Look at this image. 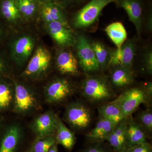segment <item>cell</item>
Here are the masks:
<instances>
[{
	"mask_svg": "<svg viewBox=\"0 0 152 152\" xmlns=\"http://www.w3.org/2000/svg\"><path fill=\"white\" fill-rule=\"evenodd\" d=\"M118 98L122 114L124 118L132 115L140 104L150 100L144 89L139 87L126 90Z\"/></svg>",
	"mask_w": 152,
	"mask_h": 152,
	"instance_id": "277c9868",
	"label": "cell"
},
{
	"mask_svg": "<svg viewBox=\"0 0 152 152\" xmlns=\"http://www.w3.org/2000/svg\"><path fill=\"white\" fill-rule=\"evenodd\" d=\"M127 152H152V147L149 143L136 145L128 149Z\"/></svg>",
	"mask_w": 152,
	"mask_h": 152,
	"instance_id": "1f68e13d",
	"label": "cell"
},
{
	"mask_svg": "<svg viewBox=\"0 0 152 152\" xmlns=\"http://www.w3.org/2000/svg\"><path fill=\"white\" fill-rule=\"evenodd\" d=\"M38 3H44L46 2L49 1V0H35Z\"/></svg>",
	"mask_w": 152,
	"mask_h": 152,
	"instance_id": "d590c367",
	"label": "cell"
},
{
	"mask_svg": "<svg viewBox=\"0 0 152 152\" xmlns=\"http://www.w3.org/2000/svg\"><path fill=\"white\" fill-rule=\"evenodd\" d=\"M51 60V55L47 48L42 46L38 47L24 71L23 75L31 78L42 77L48 70Z\"/></svg>",
	"mask_w": 152,
	"mask_h": 152,
	"instance_id": "3957f363",
	"label": "cell"
},
{
	"mask_svg": "<svg viewBox=\"0 0 152 152\" xmlns=\"http://www.w3.org/2000/svg\"><path fill=\"white\" fill-rule=\"evenodd\" d=\"M30 152V151H29V152Z\"/></svg>",
	"mask_w": 152,
	"mask_h": 152,
	"instance_id": "74e56055",
	"label": "cell"
},
{
	"mask_svg": "<svg viewBox=\"0 0 152 152\" xmlns=\"http://www.w3.org/2000/svg\"><path fill=\"white\" fill-rule=\"evenodd\" d=\"M12 91L10 86L4 82H0V110L8 107L12 101Z\"/></svg>",
	"mask_w": 152,
	"mask_h": 152,
	"instance_id": "83f0119b",
	"label": "cell"
},
{
	"mask_svg": "<svg viewBox=\"0 0 152 152\" xmlns=\"http://www.w3.org/2000/svg\"><path fill=\"white\" fill-rule=\"evenodd\" d=\"M126 137L128 148L148 142V136L144 129L132 115L128 117Z\"/></svg>",
	"mask_w": 152,
	"mask_h": 152,
	"instance_id": "2e32d148",
	"label": "cell"
},
{
	"mask_svg": "<svg viewBox=\"0 0 152 152\" xmlns=\"http://www.w3.org/2000/svg\"><path fill=\"white\" fill-rule=\"evenodd\" d=\"M7 64L2 57L0 56V74H2L5 71Z\"/></svg>",
	"mask_w": 152,
	"mask_h": 152,
	"instance_id": "836d02e7",
	"label": "cell"
},
{
	"mask_svg": "<svg viewBox=\"0 0 152 152\" xmlns=\"http://www.w3.org/2000/svg\"><path fill=\"white\" fill-rule=\"evenodd\" d=\"M75 45L79 63L86 72H94L100 69L99 66L91 43L83 35L80 34L76 38Z\"/></svg>",
	"mask_w": 152,
	"mask_h": 152,
	"instance_id": "5b68a950",
	"label": "cell"
},
{
	"mask_svg": "<svg viewBox=\"0 0 152 152\" xmlns=\"http://www.w3.org/2000/svg\"><path fill=\"white\" fill-rule=\"evenodd\" d=\"M56 134L55 139L57 144H60L69 151L72 149L75 144V137L60 118Z\"/></svg>",
	"mask_w": 152,
	"mask_h": 152,
	"instance_id": "603a6c76",
	"label": "cell"
},
{
	"mask_svg": "<svg viewBox=\"0 0 152 152\" xmlns=\"http://www.w3.org/2000/svg\"><path fill=\"white\" fill-rule=\"evenodd\" d=\"M121 7L126 12L129 20L134 25L138 37L141 34L142 28V17L141 4L139 0H117Z\"/></svg>",
	"mask_w": 152,
	"mask_h": 152,
	"instance_id": "4fadbf2b",
	"label": "cell"
},
{
	"mask_svg": "<svg viewBox=\"0 0 152 152\" xmlns=\"http://www.w3.org/2000/svg\"><path fill=\"white\" fill-rule=\"evenodd\" d=\"M66 118L73 127L79 130L88 126L91 121L89 110L79 102L70 104L66 111Z\"/></svg>",
	"mask_w": 152,
	"mask_h": 152,
	"instance_id": "ba28073f",
	"label": "cell"
},
{
	"mask_svg": "<svg viewBox=\"0 0 152 152\" xmlns=\"http://www.w3.org/2000/svg\"><path fill=\"white\" fill-rule=\"evenodd\" d=\"M15 109L18 113H24L35 106L37 101L31 92L26 86L14 82Z\"/></svg>",
	"mask_w": 152,
	"mask_h": 152,
	"instance_id": "7c38bea8",
	"label": "cell"
},
{
	"mask_svg": "<svg viewBox=\"0 0 152 152\" xmlns=\"http://www.w3.org/2000/svg\"><path fill=\"white\" fill-rule=\"evenodd\" d=\"M118 124L104 118H100L96 126L86 135L92 143L105 141Z\"/></svg>",
	"mask_w": 152,
	"mask_h": 152,
	"instance_id": "e0dca14e",
	"label": "cell"
},
{
	"mask_svg": "<svg viewBox=\"0 0 152 152\" xmlns=\"http://www.w3.org/2000/svg\"><path fill=\"white\" fill-rule=\"evenodd\" d=\"M127 121L128 117L120 121L105 141L115 152H127L129 149L126 137Z\"/></svg>",
	"mask_w": 152,
	"mask_h": 152,
	"instance_id": "5bb4252c",
	"label": "cell"
},
{
	"mask_svg": "<svg viewBox=\"0 0 152 152\" xmlns=\"http://www.w3.org/2000/svg\"><path fill=\"white\" fill-rule=\"evenodd\" d=\"M81 88L83 95L93 102L108 100L115 96L108 79L104 76H88Z\"/></svg>",
	"mask_w": 152,
	"mask_h": 152,
	"instance_id": "6da1fadb",
	"label": "cell"
},
{
	"mask_svg": "<svg viewBox=\"0 0 152 152\" xmlns=\"http://www.w3.org/2000/svg\"><path fill=\"white\" fill-rule=\"evenodd\" d=\"M137 47L134 39H127L120 49L110 50L108 67L121 65L132 71Z\"/></svg>",
	"mask_w": 152,
	"mask_h": 152,
	"instance_id": "8992f818",
	"label": "cell"
},
{
	"mask_svg": "<svg viewBox=\"0 0 152 152\" xmlns=\"http://www.w3.org/2000/svg\"><path fill=\"white\" fill-rule=\"evenodd\" d=\"M113 68L111 80L115 86L122 88L127 86L132 83L134 78L133 71L122 66L117 65Z\"/></svg>",
	"mask_w": 152,
	"mask_h": 152,
	"instance_id": "ffe728a7",
	"label": "cell"
},
{
	"mask_svg": "<svg viewBox=\"0 0 152 152\" xmlns=\"http://www.w3.org/2000/svg\"><path fill=\"white\" fill-rule=\"evenodd\" d=\"M21 16L26 18H33L38 10L37 2L35 0H16Z\"/></svg>",
	"mask_w": 152,
	"mask_h": 152,
	"instance_id": "484cf974",
	"label": "cell"
},
{
	"mask_svg": "<svg viewBox=\"0 0 152 152\" xmlns=\"http://www.w3.org/2000/svg\"><path fill=\"white\" fill-rule=\"evenodd\" d=\"M41 16L46 23L59 21L68 24L62 8L58 4L47 1L43 3L41 10Z\"/></svg>",
	"mask_w": 152,
	"mask_h": 152,
	"instance_id": "ac0fdd59",
	"label": "cell"
},
{
	"mask_svg": "<svg viewBox=\"0 0 152 152\" xmlns=\"http://www.w3.org/2000/svg\"><path fill=\"white\" fill-rule=\"evenodd\" d=\"M59 118L52 111H48L36 118L32 129L37 138L53 135L56 133Z\"/></svg>",
	"mask_w": 152,
	"mask_h": 152,
	"instance_id": "8fae6325",
	"label": "cell"
},
{
	"mask_svg": "<svg viewBox=\"0 0 152 152\" xmlns=\"http://www.w3.org/2000/svg\"><path fill=\"white\" fill-rule=\"evenodd\" d=\"M1 30H0V36L1 35Z\"/></svg>",
	"mask_w": 152,
	"mask_h": 152,
	"instance_id": "8d00e7d4",
	"label": "cell"
},
{
	"mask_svg": "<svg viewBox=\"0 0 152 152\" xmlns=\"http://www.w3.org/2000/svg\"><path fill=\"white\" fill-rule=\"evenodd\" d=\"M0 12L4 19L10 22H16L21 16L16 0H1Z\"/></svg>",
	"mask_w": 152,
	"mask_h": 152,
	"instance_id": "cb8c5ba5",
	"label": "cell"
},
{
	"mask_svg": "<svg viewBox=\"0 0 152 152\" xmlns=\"http://www.w3.org/2000/svg\"><path fill=\"white\" fill-rule=\"evenodd\" d=\"M100 118L106 119L118 124L124 118L121 111L118 98L98 108Z\"/></svg>",
	"mask_w": 152,
	"mask_h": 152,
	"instance_id": "d6986e66",
	"label": "cell"
},
{
	"mask_svg": "<svg viewBox=\"0 0 152 152\" xmlns=\"http://www.w3.org/2000/svg\"><path fill=\"white\" fill-rule=\"evenodd\" d=\"M104 31L117 49H120L127 39L126 30L121 22H115L110 24L106 27Z\"/></svg>",
	"mask_w": 152,
	"mask_h": 152,
	"instance_id": "7402d4cb",
	"label": "cell"
},
{
	"mask_svg": "<svg viewBox=\"0 0 152 152\" xmlns=\"http://www.w3.org/2000/svg\"><path fill=\"white\" fill-rule=\"evenodd\" d=\"M144 65L147 72L149 75L152 73V51L148 49L144 53L143 56Z\"/></svg>",
	"mask_w": 152,
	"mask_h": 152,
	"instance_id": "4dcf8cb0",
	"label": "cell"
},
{
	"mask_svg": "<svg viewBox=\"0 0 152 152\" xmlns=\"http://www.w3.org/2000/svg\"><path fill=\"white\" fill-rule=\"evenodd\" d=\"M104 141L93 143L80 152H115L112 147L107 143H104Z\"/></svg>",
	"mask_w": 152,
	"mask_h": 152,
	"instance_id": "f546056e",
	"label": "cell"
},
{
	"mask_svg": "<svg viewBox=\"0 0 152 152\" xmlns=\"http://www.w3.org/2000/svg\"><path fill=\"white\" fill-rule=\"evenodd\" d=\"M145 91L146 93L150 99H151L152 96V83L151 82L147 83L144 88Z\"/></svg>",
	"mask_w": 152,
	"mask_h": 152,
	"instance_id": "d6a6232c",
	"label": "cell"
},
{
	"mask_svg": "<svg viewBox=\"0 0 152 152\" xmlns=\"http://www.w3.org/2000/svg\"><path fill=\"white\" fill-rule=\"evenodd\" d=\"M73 91L72 86L69 80L65 79H56L47 86L46 97L50 103L58 102L69 97Z\"/></svg>",
	"mask_w": 152,
	"mask_h": 152,
	"instance_id": "30bf717a",
	"label": "cell"
},
{
	"mask_svg": "<svg viewBox=\"0 0 152 152\" xmlns=\"http://www.w3.org/2000/svg\"><path fill=\"white\" fill-rule=\"evenodd\" d=\"M35 45V39L30 35H23L14 40L11 47V56L14 61L18 65L26 62L32 54Z\"/></svg>",
	"mask_w": 152,
	"mask_h": 152,
	"instance_id": "52a82bcc",
	"label": "cell"
},
{
	"mask_svg": "<svg viewBox=\"0 0 152 152\" xmlns=\"http://www.w3.org/2000/svg\"><path fill=\"white\" fill-rule=\"evenodd\" d=\"M56 142L53 135L43 138H37L33 144L31 152H48Z\"/></svg>",
	"mask_w": 152,
	"mask_h": 152,
	"instance_id": "4316f807",
	"label": "cell"
},
{
	"mask_svg": "<svg viewBox=\"0 0 152 152\" xmlns=\"http://www.w3.org/2000/svg\"><path fill=\"white\" fill-rule=\"evenodd\" d=\"M48 152H58V146L56 142L51 147Z\"/></svg>",
	"mask_w": 152,
	"mask_h": 152,
	"instance_id": "e575fe53",
	"label": "cell"
},
{
	"mask_svg": "<svg viewBox=\"0 0 152 152\" xmlns=\"http://www.w3.org/2000/svg\"><path fill=\"white\" fill-rule=\"evenodd\" d=\"M91 45L100 69H104L108 66L110 59V50L100 42L95 41L91 43Z\"/></svg>",
	"mask_w": 152,
	"mask_h": 152,
	"instance_id": "d4e9b609",
	"label": "cell"
},
{
	"mask_svg": "<svg viewBox=\"0 0 152 152\" xmlns=\"http://www.w3.org/2000/svg\"><path fill=\"white\" fill-rule=\"evenodd\" d=\"M46 26L50 35L60 46L69 48L75 45L76 38L68 24L54 21L46 24Z\"/></svg>",
	"mask_w": 152,
	"mask_h": 152,
	"instance_id": "9c48e42d",
	"label": "cell"
},
{
	"mask_svg": "<svg viewBox=\"0 0 152 152\" xmlns=\"http://www.w3.org/2000/svg\"><path fill=\"white\" fill-rule=\"evenodd\" d=\"M56 64L58 70L61 74L72 75L78 74V60L69 50L60 52L57 55Z\"/></svg>",
	"mask_w": 152,
	"mask_h": 152,
	"instance_id": "9a60e30c",
	"label": "cell"
},
{
	"mask_svg": "<svg viewBox=\"0 0 152 152\" xmlns=\"http://www.w3.org/2000/svg\"><path fill=\"white\" fill-rule=\"evenodd\" d=\"M21 130L14 125L9 128L4 136L0 146V152H15L21 137Z\"/></svg>",
	"mask_w": 152,
	"mask_h": 152,
	"instance_id": "44dd1931",
	"label": "cell"
},
{
	"mask_svg": "<svg viewBox=\"0 0 152 152\" xmlns=\"http://www.w3.org/2000/svg\"><path fill=\"white\" fill-rule=\"evenodd\" d=\"M117 0H91L76 14L74 25L77 28L91 26L98 20L104 8Z\"/></svg>",
	"mask_w": 152,
	"mask_h": 152,
	"instance_id": "7a4b0ae2",
	"label": "cell"
},
{
	"mask_svg": "<svg viewBox=\"0 0 152 152\" xmlns=\"http://www.w3.org/2000/svg\"><path fill=\"white\" fill-rule=\"evenodd\" d=\"M137 122L144 129L147 134H151L152 132L151 110L147 109L140 113L139 114L138 121Z\"/></svg>",
	"mask_w": 152,
	"mask_h": 152,
	"instance_id": "f1b7e54d",
	"label": "cell"
}]
</instances>
